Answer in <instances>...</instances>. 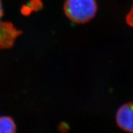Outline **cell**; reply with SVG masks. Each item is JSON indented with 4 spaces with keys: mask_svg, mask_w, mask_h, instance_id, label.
Segmentation results:
<instances>
[{
    "mask_svg": "<svg viewBox=\"0 0 133 133\" xmlns=\"http://www.w3.org/2000/svg\"><path fill=\"white\" fill-rule=\"evenodd\" d=\"M3 16L2 2L0 0V49L12 47L16 38L22 33V31L16 29L12 23L1 21Z\"/></svg>",
    "mask_w": 133,
    "mask_h": 133,
    "instance_id": "obj_2",
    "label": "cell"
},
{
    "mask_svg": "<svg viewBox=\"0 0 133 133\" xmlns=\"http://www.w3.org/2000/svg\"><path fill=\"white\" fill-rule=\"evenodd\" d=\"M97 4L95 0H66L64 12L74 22L83 24L89 21L95 16Z\"/></svg>",
    "mask_w": 133,
    "mask_h": 133,
    "instance_id": "obj_1",
    "label": "cell"
},
{
    "mask_svg": "<svg viewBox=\"0 0 133 133\" xmlns=\"http://www.w3.org/2000/svg\"><path fill=\"white\" fill-rule=\"evenodd\" d=\"M116 123L121 129L133 133V102L123 105L116 116Z\"/></svg>",
    "mask_w": 133,
    "mask_h": 133,
    "instance_id": "obj_3",
    "label": "cell"
},
{
    "mask_svg": "<svg viewBox=\"0 0 133 133\" xmlns=\"http://www.w3.org/2000/svg\"><path fill=\"white\" fill-rule=\"evenodd\" d=\"M14 121L8 116L0 117V133H16Z\"/></svg>",
    "mask_w": 133,
    "mask_h": 133,
    "instance_id": "obj_4",
    "label": "cell"
},
{
    "mask_svg": "<svg viewBox=\"0 0 133 133\" xmlns=\"http://www.w3.org/2000/svg\"><path fill=\"white\" fill-rule=\"evenodd\" d=\"M126 20L127 24L133 27V6L126 16Z\"/></svg>",
    "mask_w": 133,
    "mask_h": 133,
    "instance_id": "obj_5",
    "label": "cell"
}]
</instances>
